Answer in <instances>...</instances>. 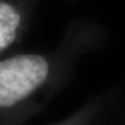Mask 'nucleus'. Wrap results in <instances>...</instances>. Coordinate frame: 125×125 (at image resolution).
<instances>
[{
  "mask_svg": "<svg viewBox=\"0 0 125 125\" xmlns=\"http://www.w3.org/2000/svg\"><path fill=\"white\" fill-rule=\"evenodd\" d=\"M22 23V15L16 6L0 0V52L13 44Z\"/></svg>",
  "mask_w": 125,
  "mask_h": 125,
  "instance_id": "2",
  "label": "nucleus"
},
{
  "mask_svg": "<svg viewBox=\"0 0 125 125\" xmlns=\"http://www.w3.org/2000/svg\"><path fill=\"white\" fill-rule=\"evenodd\" d=\"M49 62L40 54H18L0 60V108L13 107L43 85Z\"/></svg>",
  "mask_w": 125,
  "mask_h": 125,
  "instance_id": "1",
  "label": "nucleus"
}]
</instances>
